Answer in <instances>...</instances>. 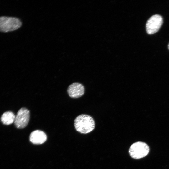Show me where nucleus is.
Here are the masks:
<instances>
[{
  "label": "nucleus",
  "instance_id": "1a4fd4ad",
  "mask_svg": "<svg viewBox=\"0 0 169 169\" xmlns=\"http://www.w3.org/2000/svg\"><path fill=\"white\" fill-rule=\"evenodd\" d=\"M168 49L169 50V44L168 45Z\"/></svg>",
  "mask_w": 169,
  "mask_h": 169
},
{
  "label": "nucleus",
  "instance_id": "f03ea898",
  "mask_svg": "<svg viewBox=\"0 0 169 169\" xmlns=\"http://www.w3.org/2000/svg\"><path fill=\"white\" fill-rule=\"evenodd\" d=\"M150 148L146 143L137 141L133 143L130 147L129 152L132 158L138 159L146 156L149 153Z\"/></svg>",
  "mask_w": 169,
  "mask_h": 169
},
{
  "label": "nucleus",
  "instance_id": "6e6552de",
  "mask_svg": "<svg viewBox=\"0 0 169 169\" xmlns=\"http://www.w3.org/2000/svg\"><path fill=\"white\" fill-rule=\"evenodd\" d=\"M15 118V115L13 112L8 111L3 114L1 120L3 124L8 125L14 122Z\"/></svg>",
  "mask_w": 169,
  "mask_h": 169
},
{
  "label": "nucleus",
  "instance_id": "0eeeda50",
  "mask_svg": "<svg viewBox=\"0 0 169 169\" xmlns=\"http://www.w3.org/2000/svg\"><path fill=\"white\" fill-rule=\"evenodd\" d=\"M47 139L45 133L40 130H35L32 131L29 136L30 141L34 144L39 145L45 142Z\"/></svg>",
  "mask_w": 169,
  "mask_h": 169
},
{
  "label": "nucleus",
  "instance_id": "f257e3e1",
  "mask_svg": "<svg viewBox=\"0 0 169 169\" xmlns=\"http://www.w3.org/2000/svg\"><path fill=\"white\" fill-rule=\"evenodd\" d=\"M74 126L76 130L82 134L91 132L95 128V122L90 116L83 114L77 116L74 120Z\"/></svg>",
  "mask_w": 169,
  "mask_h": 169
},
{
  "label": "nucleus",
  "instance_id": "20e7f679",
  "mask_svg": "<svg viewBox=\"0 0 169 169\" xmlns=\"http://www.w3.org/2000/svg\"><path fill=\"white\" fill-rule=\"evenodd\" d=\"M163 22L162 17L159 14L151 16L147 20L146 24V29L149 34H153L157 32Z\"/></svg>",
  "mask_w": 169,
  "mask_h": 169
},
{
  "label": "nucleus",
  "instance_id": "39448f33",
  "mask_svg": "<svg viewBox=\"0 0 169 169\" xmlns=\"http://www.w3.org/2000/svg\"><path fill=\"white\" fill-rule=\"evenodd\" d=\"M29 110L25 107L20 108L18 112L14 121L15 125L18 129H23L28 125L30 119Z\"/></svg>",
  "mask_w": 169,
  "mask_h": 169
},
{
  "label": "nucleus",
  "instance_id": "423d86ee",
  "mask_svg": "<svg viewBox=\"0 0 169 169\" xmlns=\"http://www.w3.org/2000/svg\"><path fill=\"white\" fill-rule=\"evenodd\" d=\"M84 87L81 84L74 82L69 86L67 91L70 97L77 98L81 97L84 94Z\"/></svg>",
  "mask_w": 169,
  "mask_h": 169
},
{
  "label": "nucleus",
  "instance_id": "7ed1b4c3",
  "mask_svg": "<svg viewBox=\"0 0 169 169\" xmlns=\"http://www.w3.org/2000/svg\"><path fill=\"white\" fill-rule=\"evenodd\" d=\"M22 22L18 18L15 17L2 16L0 17V31L8 32L19 28Z\"/></svg>",
  "mask_w": 169,
  "mask_h": 169
}]
</instances>
